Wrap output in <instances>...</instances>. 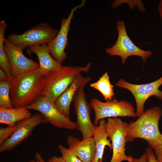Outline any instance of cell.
Instances as JSON below:
<instances>
[{"instance_id": "3", "label": "cell", "mask_w": 162, "mask_h": 162, "mask_svg": "<svg viewBox=\"0 0 162 162\" xmlns=\"http://www.w3.org/2000/svg\"><path fill=\"white\" fill-rule=\"evenodd\" d=\"M89 62L85 66H62L44 74L41 95L55 102L58 96L72 83L76 76L87 73L91 69Z\"/></svg>"}, {"instance_id": "2", "label": "cell", "mask_w": 162, "mask_h": 162, "mask_svg": "<svg viewBox=\"0 0 162 162\" xmlns=\"http://www.w3.org/2000/svg\"><path fill=\"white\" fill-rule=\"evenodd\" d=\"M162 116V109L154 106L144 112L134 122L128 125L127 142H133L136 138L146 140L150 147L154 149L162 143V134L159 128V122Z\"/></svg>"}, {"instance_id": "16", "label": "cell", "mask_w": 162, "mask_h": 162, "mask_svg": "<svg viewBox=\"0 0 162 162\" xmlns=\"http://www.w3.org/2000/svg\"><path fill=\"white\" fill-rule=\"evenodd\" d=\"M28 52L29 54L34 53L36 55L39 62V68L44 74L62 66L52 57L46 44L30 46L28 47Z\"/></svg>"}, {"instance_id": "25", "label": "cell", "mask_w": 162, "mask_h": 162, "mask_svg": "<svg viewBox=\"0 0 162 162\" xmlns=\"http://www.w3.org/2000/svg\"><path fill=\"white\" fill-rule=\"evenodd\" d=\"M145 152L147 155L148 162H158L153 149L150 147L149 146L146 149Z\"/></svg>"}, {"instance_id": "13", "label": "cell", "mask_w": 162, "mask_h": 162, "mask_svg": "<svg viewBox=\"0 0 162 162\" xmlns=\"http://www.w3.org/2000/svg\"><path fill=\"white\" fill-rule=\"evenodd\" d=\"M43 116L40 113L18 123L12 136L0 146V152L11 150L27 138L37 125L43 123Z\"/></svg>"}, {"instance_id": "8", "label": "cell", "mask_w": 162, "mask_h": 162, "mask_svg": "<svg viewBox=\"0 0 162 162\" xmlns=\"http://www.w3.org/2000/svg\"><path fill=\"white\" fill-rule=\"evenodd\" d=\"M162 85V76L154 82L142 84L131 83L124 79H119L116 86L127 89L133 95L136 104V117H139L144 112L146 101L151 96H154L162 100V91L159 89Z\"/></svg>"}, {"instance_id": "15", "label": "cell", "mask_w": 162, "mask_h": 162, "mask_svg": "<svg viewBox=\"0 0 162 162\" xmlns=\"http://www.w3.org/2000/svg\"><path fill=\"white\" fill-rule=\"evenodd\" d=\"M69 148L82 162H92L96 153V147L92 137L80 141L71 135L67 138Z\"/></svg>"}, {"instance_id": "18", "label": "cell", "mask_w": 162, "mask_h": 162, "mask_svg": "<svg viewBox=\"0 0 162 162\" xmlns=\"http://www.w3.org/2000/svg\"><path fill=\"white\" fill-rule=\"evenodd\" d=\"M29 110L26 107L5 108H0V123L14 126L16 123L31 116Z\"/></svg>"}, {"instance_id": "10", "label": "cell", "mask_w": 162, "mask_h": 162, "mask_svg": "<svg viewBox=\"0 0 162 162\" xmlns=\"http://www.w3.org/2000/svg\"><path fill=\"white\" fill-rule=\"evenodd\" d=\"M86 86L83 85L77 89L73 100L76 116V128L82 134V140L92 137L96 127L91 119L92 107L88 103L85 93Z\"/></svg>"}, {"instance_id": "23", "label": "cell", "mask_w": 162, "mask_h": 162, "mask_svg": "<svg viewBox=\"0 0 162 162\" xmlns=\"http://www.w3.org/2000/svg\"><path fill=\"white\" fill-rule=\"evenodd\" d=\"M58 148L62 157L66 162H82L69 148H66L62 145H59Z\"/></svg>"}, {"instance_id": "12", "label": "cell", "mask_w": 162, "mask_h": 162, "mask_svg": "<svg viewBox=\"0 0 162 162\" xmlns=\"http://www.w3.org/2000/svg\"><path fill=\"white\" fill-rule=\"evenodd\" d=\"M4 49L10 63L14 79L28 71L39 68V63L26 57L23 53V50L7 38L4 39Z\"/></svg>"}, {"instance_id": "5", "label": "cell", "mask_w": 162, "mask_h": 162, "mask_svg": "<svg viewBox=\"0 0 162 162\" xmlns=\"http://www.w3.org/2000/svg\"><path fill=\"white\" fill-rule=\"evenodd\" d=\"M58 31L53 28L48 23L44 22L27 30L22 34H10L7 38L23 50L33 45L48 44L55 38Z\"/></svg>"}, {"instance_id": "32", "label": "cell", "mask_w": 162, "mask_h": 162, "mask_svg": "<svg viewBox=\"0 0 162 162\" xmlns=\"http://www.w3.org/2000/svg\"><path fill=\"white\" fill-rule=\"evenodd\" d=\"M29 162H41L38 160H37L36 161H35L34 160H31L29 161Z\"/></svg>"}, {"instance_id": "7", "label": "cell", "mask_w": 162, "mask_h": 162, "mask_svg": "<svg viewBox=\"0 0 162 162\" xmlns=\"http://www.w3.org/2000/svg\"><path fill=\"white\" fill-rule=\"evenodd\" d=\"M95 114L94 125L97 126L99 121L106 118L136 117L135 109L132 104L125 100L115 99L102 102L96 98L90 103Z\"/></svg>"}, {"instance_id": "21", "label": "cell", "mask_w": 162, "mask_h": 162, "mask_svg": "<svg viewBox=\"0 0 162 162\" xmlns=\"http://www.w3.org/2000/svg\"><path fill=\"white\" fill-rule=\"evenodd\" d=\"M4 41H0V66L7 74L8 80L12 82L14 79L11 67L7 55L4 49Z\"/></svg>"}, {"instance_id": "22", "label": "cell", "mask_w": 162, "mask_h": 162, "mask_svg": "<svg viewBox=\"0 0 162 162\" xmlns=\"http://www.w3.org/2000/svg\"><path fill=\"white\" fill-rule=\"evenodd\" d=\"M126 3L129 7V9L131 10L134 7H137L139 11L144 13L146 11L144 4L141 0H116L112 4V8H117L122 4Z\"/></svg>"}, {"instance_id": "30", "label": "cell", "mask_w": 162, "mask_h": 162, "mask_svg": "<svg viewBox=\"0 0 162 162\" xmlns=\"http://www.w3.org/2000/svg\"><path fill=\"white\" fill-rule=\"evenodd\" d=\"M35 158L37 159V160H38L41 162H46L43 159L40 154L38 152L36 153L35 155Z\"/></svg>"}, {"instance_id": "24", "label": "cell", "mask_w": 162, "mask_h": 162, "mask_svg": "<svg viewBox=\"0 0 162 162\" xmlns=\"http://www.w3.org/2000/svg\"><path fill=\"white\" fill-rule=\"evenodd\" d=\"M17 126V124L14 126H8L6 127L0 128V146L14 133Z\"/></svg>"}, {"instance_id": "27", "label": "cell", "mask_w": 162, "mask_h": 162, "mask_svg": "<svg viewBox=\"0 0 162 162\" xmlns=\"http://www.w3.org/2000/svg\"><path fill=\"white\" fill-rule=\"evenodd\" d=\"M134 162H148L147 155L146 153H145L139 158H134Z\"/></svg>"}, {"instance_id": "31", "label": "cell", "mask_w": 162, "mask_h": 162, "mask_svg": "<svg viewBox=\"0 0 162 162\" xmlns=\"http://www.w3.org/2000/svg\"><path fill=\"white\" fill-rule=\"evenodd\" d=\"M158 9L159 14L162 20V0L160 1L158 6Z\"/></svg>"}, {"instance_id": "11", "label": "cell", "mask_w": 162, "mask_h": 162, "mask_svg": "<svg viewBox=\"0 0 162 162\" xmlns=\"http://www.w3.org/2000/svg\"><path fill=\"white\" fill-rule=\"evenodd\" d=\"M86 2V0H82L80 4L72 8L67 18H63L60 29L57 35L47 45L52 57L60 64H62L67 57V54L65 50L68 44V34L74 13L78 9L84 6Z\"/></svg>"}, {"instance_id": "28", "label": "cell", "mask_w": 162, "mask_h": 162, "mask_svg": "<svg viewBox=\"0 0 162 162\" xmlns=\"http://www.w3.org/2000/svg\"><path fill=\"white\" fill-rule=\"evenodd\" d=\"M48 162H66L62 157L53 156L48 160Z\"/></svg>"}, {"instance_id": "19", "label": "cell", "mask_w": 162, "mask_h": 162, "mask_svg": "<svg viewBox=\"0 0 162 162\" xmlns=\"http://www.w3.org/2000/svg\"><path fill=\"white\" fill-rule=\"evenodd\" d=\"M90 86L100 92L106 101L113 99L114 96V86L111 84L109 74L106 72L96 82Z\"/></svg>"}, {"instance_id": "1", "label": "cell", "mask_w": 162, "mask_h": 162, "mask_svg": "<svg viewBox=\"0 0 162 162\" xmlns=\"http://www.w3.org/2000/svg\"><path fill=\"white\" fill-rule=\"evenodd\" d=\"M44 75L38 68L28 71L14 79L10 91L14 107H26L37 100L41 95Z\"/></svg>"}, {"instance_id": "29", "label": "cell", "mask_w": 162, "mask_h": 162, "mask_svg": "<svg viewBox=\"0 0 162 162\" xmlns=\"http://www.w3.org/2000/svg\"><path fill=\"white\" fill-rule=\"evenodd\" d=\"M0 81L8 80V76L5 72L2 69L0 68Z\"/></svg>"}, {"instance_id": "17", "label": "cell", "mask_w": 162, "mask_h": 162, "mask_svg": "<svg viewBox=\"0 0 162 162\" xmlns=\"http://www.w3.org/2000/svg\"><path fill=\"white\" fill-rule=\"evenodd\" d=\"M106 121L104 119L100 120L96 127L93 136L96 147V153L92 162H102L104 149L107 146L112 149V143L108 139L106 130Z\"/></svg>"}, {"instance_id": "26", "label": "cell", "mask_w": 162, "mask_h": 162, "mask_svg": "<svg viewBox=\"0 0 162 162\" xmlns=\"http://www.w3.org/2000/svg\"><path fill=\"white\" fill-rule=\"evenodd\" d=\"M154 150L158 162H162V143L157 146Z\"/></svg>"}, {"instance_id": "6", "label": "cell", "mask_w": 162, "mask_h": 162, "mask_svg": "<svg viewBox=\"0 0 162 162\" xmlns=\"http://www.w3.org/2000/svg\"><path fill=\"white\" fill-rule=\"evenodd\" d=\"M128 124L118 117L108 118L106 130L109 139L112 142V155L110 162L126 161L134 162V158L125 154L126 136Z\"/></svg>"}, {"instance_id": "14", "label": "cell", "mask_w": 162, "mask_h": 162, "mask_svg": "<svg viewBox=\"0 0 162 162\" xmlns=\"http://www.w3.org/2000/svg\"><path fill=\"white\" fill-rule=\"evenodd\" d=\"M91 78L84 77L81 73L78 74L71 84L57 98L54 104L59 111L70 118V109L71 102L77 89L83 85H86Z\"/></svg>"}, {"instance_id": "9", "label": "cell", "mask_w": 162, "mask_h": 162, "mask_svg": "<svg viewBox=\"0 0 162 162\" xmlns=\"http://www.w3.org/2000/svg\"><path fill=\"white\" fill-rule=\"evenodd\" d=\"M29 110H36L43 116V123H49L60 128L74 130L76 128L75 122L62 114L54 102L41 95L33 104L26 107Z\"/></svg>"}, {"instance_id": "4", "label": "cell", "mask_w": 162, "mask_h": 162, "mask_svg": "<svg viewBox=\"0 0 162 162\" xmlns=\"http://www.w3.org/2000/svg\"><path fill=\"white\" fill-rule=\"evenodd\" d=\"M116 24L118 32L117 39L112 46L105 49L106 52L110 56H118L120 57L123 64L125 63L127 58L131 56L140 57L144 64L147 58L152 55V51L141 49L133 43L127 34L124 21L118 20Z\"/></svg>"}, {"instance_id": "20", "label": "cell", "mask_w": 162, "mask_h": 162, "mask_svg": "<svg viewBox=\"0 0 162 162\" xmlns=\"http://www.w3.org/2000/svg\"><path fill=\"white\" fill-rule=\"evenodd\" d=\"M11 82L9 80L0 81V108L14 107L10 96Z\"/></svg>"}]
</instances>
